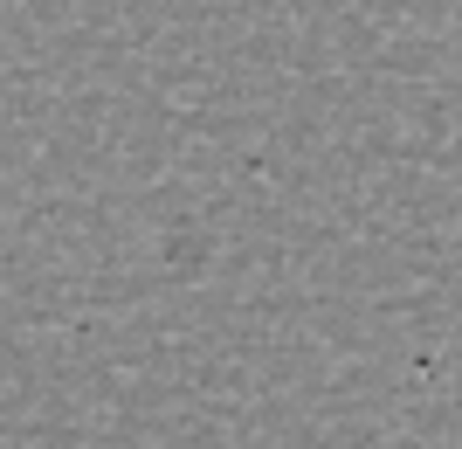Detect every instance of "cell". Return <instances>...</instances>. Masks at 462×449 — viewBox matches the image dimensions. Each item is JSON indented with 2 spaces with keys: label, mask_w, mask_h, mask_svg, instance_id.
Segmentation results:
<instances>
[]
</instances>
